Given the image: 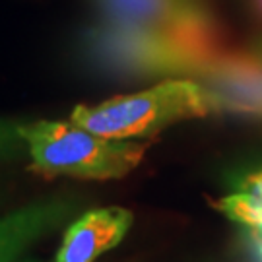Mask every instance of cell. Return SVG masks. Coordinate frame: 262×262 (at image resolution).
<instances>
[{"label":"cell","mask_w":262,"mask_h":262,"mask_svg":"<svg viewBox=\"0 0 262 262\" xmlns=\"http://www.w3.org/2000/svg\"><path fill=\"white\" fill-rule=\"evenodd\" d=\"M212 111H220V103L206 85L190 78H169L138 94L111 97L99 105H76L70 121L105 138L136 140Z\"/></svg>","instance_id":"6da1fadb"},{"label":"cell","mask_w":262,"mask_h":262,"mask_svg":"<svg viewBox=\"0 0 262 262\" xmlns=\"http://www.w3.org/2000/svg\"><path fill=\"white\" fill-rule=\"evenodd\" d=\"M31 169L43 175L76 179H121L140 165L146 144L105 138L74 122L37 121L21 124Z\"/></svg>","instance_id":"7a4b0ae2"},{"label":"cell","mask_w":262,"mask_h":262,"mask_svg":"<svg viewBox=\"0 0 262 262\" xmlns=\"http://www.w3.org/2000/svg\"><path fill=\"white\" fill-rule=\"evenodd\" d=\"M88 47L99 64L132 76L204 74L224 55V51L111 19L90 31Z\"/></svg>","instance_id":"3957f363"},{"label":"cell","mask_w":262,"mask_h":262,"mask_svg":"<svg viewBox=\"0 0 262 262\" xmlns=\"http://www.w3.org/2000/svg\"><path fill=\"white\" fill-rule=\"evenodd\" d=\"M111 21L167 33L212 51H224L220 29L198 0H99Z\"/></svg>","instance_id":"277c9868"},{"label":"cell","mask_w":262,"mask_h":262,"mask_svg":"<svg viewBox=\"0 0 262 262\" xmlns=\"http://www.w3.org/2000/svg\"><path fill=\"white\" fill-rule=\"evenodd\" d=\"M132 220L130 212L119 206L85 212L68 225L55 262H95L103 253L121 245Z\"/></svg>","instance_id":"5b68a950"},{"label":"cell","mask_w":262,"mask_h":262,"mask_svg":"<svg viewBox=\"0 0 262 262\" xmlns=\"http://www.w3.org/2000/svg\"><path fill=\"white\" fill-rule=\"evenodd\" d=\"M76 202L68 196L39 198L0 217V262H16L31 245L58 229L74 214Z\"/></svg>","instance_id":"8992f818"},{"label":"cell","mask_w":262,"mask_h":262,"mask_svg":"<svg viewBox=\"0 0 262 262\" xmlns=\"http://www.w3.org/2000/svg\"><path fill=\"white\" fill-rule=\"evenodd\" d=\"M210 84L220 109L262 115V64L249 53H224L208 68Z\"/></svg>","instance_id":"52a82bcc"},{"label":"cell","mask_w":262,"mask_h":262,"mask_svg":"<svg viewBox=\"0 0 262 262\" xmlns=\"http://www.w3.org/2000/svg\"><path fill=\"white\" fill-rule=\"evenodd\" d=\"M28 154V142L21 136V124L0 119V161H14Z\"/></svg>","instance_id":"ba28073f"},{"label":"cell","mask_w":262,"mask_h":262,"mask_svg":"<svg viewBox=\"0 0 262 262\" xmlns=\"http://www.w3.org/2000/svg\"><path fill=\"white\" fill-rule=\"evenodd\" d=\"M251 53H253L254 58H256V60L262 64V39H258V41L254 43V47H253V51H251Z\"/></svg>","instance_id":"9c48e42d"},{"label":"cell","mask_w":262,"mask_h":262,"mask_svg":"<svg viewBox=\"0 0 262 262\" xmlns=\"http://www.w3.org/2000/svg\"><path fill=\"white\" fill-rule=\"evenodd\" d=\"M249 2H251V8H253L254 14L262 19V0H249Z\"/></svg>","instance_id":"30bf717a"},{"label":"cell","mask_w":262,"mask_h":262,"mask_svg":"<svg viewBox=\"0 0 262 262\" xmlns=\"http://www.w3.org/2000/svg\"><path fill=\"white\" fill-rule=\"evenodd\" d=\"M253 237H254V241H262V227H258L256 231H253Z\"/></svg>","instance_id":"8fae6325"},{"label":"cell","mask_w":262,"mask_h":262,"mask_svg":"<svg viewBox=\"0 0 262 262\" xmlns=\"http://www.w3.org/2000/svg\"><path fill=\"white\" fill-rule=\"evenodd\" d=\"M256 245H258V254H260V258H262V241H256Z\"/></svg>","instance_id":"7c38bea8"},{"label":"cell","mask_w":262,"mask_h":262,"mask_svg":"<svg viewBox=\"0 0 262 262\" xmlns=\"http://www.w3.org/2000/svg\"><path fill=\"white\" fill-rule=\"evenodd\" d=\"M0 204H2V198H0Z\"/></svg>","instance_id":"4fadbf2b"}]
</instances>
